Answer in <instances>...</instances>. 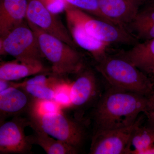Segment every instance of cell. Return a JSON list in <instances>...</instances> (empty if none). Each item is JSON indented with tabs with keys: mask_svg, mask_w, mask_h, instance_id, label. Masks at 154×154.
I'll return each mask as SVG.
<instances>
[{
	"mask_svg": "<svg viewBox=\"0 0 154 154\" xmlns=\"http://www.w3.org/2000/svg\"><path fill=\"white\" fill-rule=\"evenodd\" d=\"M147 102V96L110 86L95 106L93 118L96 131L132 125L146 111Z\"/></svg>",
	"mask_w": 154,
	"mask_h": 154,
	"instance_id": "6da1fadb",
	"label": "cell"
},
{
	"mask_svg": "<svg viewBox=\"0 0 154 154\" xmlns=\"http://www.w3.org/2000/svg\"><path fill=\"white\" fill-rule=\"evenodd\" d=\"M95 68L110 87L145 96L154 90L152 80L120 53L107 54L96 62Z\"/></svg>",
	"mask_w": 154,
	"mask_h": 154,
	"instance_id": "7a4b0ae2",
	"label": "cell"
},
{
	"mask_svg": "<svg viewBox=\"0 0 154 154\" xmlns=\"http://www.w3.org/2000/svg\"><path fill=\"white\" fill-rule=\"evenodd\" d=\"M27 24L36 35L43 57L51 64L52 73L63 77L78 74L84 68L82 56L76 48L36 25L28 22Z\"/></svg>",
	"mask_w": 154,
	"mask_h": 154,
	"instance_id": "3957f363",
	"label": "cell"
},
{
	"mask_svg": "<svg viewBox=\"0 0 154 154\" xmlns=\"http://www.w3.org/2000/svg\"><path fill=\"white\" fill-rule=\"evenodd\" d=\"M28 115L30 125L37 127L58 140L78 149L85 140V131L79 119L60 111L42 112L38 109L36 101Z\"/></svg>",
	"mask_w": 154,
	"mask_h": 154,
	"instance_id": "277c9868",
	"label": "cell"
},
{
	"mask_svg": "<svg viewBox=\"0 0 154 154\" xmlns=\"http://www.w3.org/2000/svg\"><path fill=\"white\" fill-rule=\"evenodd\" d=\"M65 12L78 20L89 34L99 41L109 45H133L137 38L125 27L94 17L66 2Z\"/></svg>",
	"mask_w": 154,
	"mask_h": 154,
	"instance_id": "5b68a950",
	"label": "cell"
},
{
	"mask_svg": "<svg viewBox=\"0 0 154 154\" xmlns=\"http://www.w3.org/2000/svg\"><path fill=\"white\" fill-rule=\"evenodd\" d=\"M2 39L5 53L16 59L41 61L44 57L35 33L24 22L12 29Z\"/></svg>",
	"mask_w": 154,
	"mask_h": 154,
	"instance_id": "8992f818",
	"label": "cell"
},
{
	"mask_svg": "<svg viewBox=\"0 0 154 154\" xmlns=\"http://www.w3.org/2000/svg\"><path fill=\"white\" fill-rule=\"evenodd\" d=\"M29 119L22 116L0 122V154H27L32 152L33 143L25 134L30 126Z\"/></svg>",
	"mask_w": 154,
	"mask_h": 154,
	"instance_id": "52a82bcc",
	"label": "cell"
},
{
	"mask_svg": "<svg viewBox=\"0 0 154 154\" xmlns=\"http://www.w3.org/2000/svg\"><path fill=\"white\" fill-rule=\"evenodd\" d=\"M27 22L36 25L49 33L76 48L77 45L57 14L50 11L41 0H28Z\"/></svg>",
	"mask_w": 154,
	"mask_h": 154,
	"instance_id": "ba28073f",
	"label": "cell"
},
{
	"mask_svg": "<svg viewBox=\"0 0 154 154\" xmlns=\"http://www.w3.org/2000/svg\"><path fill=\"white\" fill-rule=\"evenodd\" d=\"M139 116L135 122L118 129L96 130L91 141V154H125L130 138L134 128L143 122Z\"/></svg>",
	"mask_w": 154,
	"mask_h": 154,
	"instance_id": "9c48e42d",
	"label": "cell"
},
{
	"mask_svg": "<svg viewBox=\"0 0 154 154\" xmlns=\"http://www.w3.org/2000/svg\"><path fill=\"white\" fill-rule=\"evenodd\" d=\"M70 86L69 98L73 109L82 111L94 103L99 98V82L91 69H83Z\"/></svg>",
	"mask_w": 154,
	"mask_h": 154,
	"instance_id": "30bf717a",
	"label": "cell"
},
{
	"mask_svg": "<svg viewBox=\"0 0 154 154\" xmlns=\"http://www.w3.org/2000/svg\"><path fill=\"white\" fill-rule=\"evenodd\" d=\"M148 0H98L102 15L110 22L127 28Z\"/></svg>",
	"mask_w": 154,
	"mask_h": 154,
	"instance_id": "8fae6325",
	"label": "cell"
},
{
	"mask_svg": "<svg viewBox=\"0 0 154 154\" xmlns=\"http://www.w3.org/2000/svg\"><path fill=\"white\" fill-rule=\"evenodd\" d=\"M35 100L23 90L11 87L0 92V122L28 113Z\"/></svg>",
	"mask_w": 154,
	"mask_h": 154,
	"instance_id": "7c38bea8",
	"label": "cell"
},
{
	"mask_svg": "<svg viewBox=\"0 0 154 154\" xmlns=\"http://www.w3.org/2000/svg\"><path fill=\"white\" fill-rule=\"evenodd\" d=\"M65 13L67 28L77 46L90 53L96 62L107 55V48L110 45L91 36L74 17L69 13Z\"/></svg>",
	"mask_w": 154,
	"mask_h": 154,
	"instance_id": "4fadbf2b",
	"label": "cell"
},
{
	"mask_svg": "<svg viewBox=\"0 0 154 154\" xmlns=\"http://www.w3.org/2000/svg\"><path fill=\"white\" fill-rule=\"evenodd\" d=\"M28 0H0V36L21 25L26 19Z\"/></svg>",
	"mask_w": 154,
	"mask_h": 154,
	"instance_id": "5bb4252c",
	"label": "cell"
},
{
	"mask_svg": "<svg viewBox=\"0 0 154 154\" xmlns=\"http://www.w3.org/2000/svg\"><path fill=\"white\" fill-rule=\"evenodd\" d=\"M46 69L41 61L16 59L0 62V80L13 82L44 73Z\"/></svg>",
	"mask_w": 154,
	"mask_h": 154,
	"instance_id": "9a60e30c",
	"label": "cell"
},
{
	"mask_svg": "<svg viewBox=\"0 0 154 154\" xmlns=\"http://www.w3.org/2000/svg\"><path fill=\"white\" fill-rule=\"evenodd\" d=\"M143 72L154 77V38L137 42L128 50L120 52Z\"/></svg>",
	"mask_w": 154,
	"mask_h": 154,
	"instance_id": "2e32d148",
	"label": "cell"
},
{
	"mask_svg": "<svg viewBox=\"0 0 154 154\" xmlns=\"http://www.w3.org/2000/svg\"><path fill=\"white\" fill-rule=\"evenodd\" d=\"M33 134L30 136L33 144L38 145L48 154H76L78 149L52 137L37 127L30 125Z\"/></svg>",
	"mask_w": 154,
	"mask_h": 154,
	"instance_id": "e0dca14e",
	"label": "cell"
},
{
	"mask_svg": "<svg viewBox=\"0 0 154 154\" xmlns=\"http://www.w3.org/2000/svg\"><path fill=\"white\" fill-rule=\"evenodd\" d=\"M127 28L142 41L154 38V9L142 7Z\"/></svg>",
	"mask_w": 154,
	"mask_h": 154,
	"instance_id": "ac0fdd59",
	"label": "cell"
},
{
	"mask_svg": "<svg viewBox=\"0 0 154 154\" xmlns=\"http://www.w3.org/2000/svg\"><path fill=\"white\" fill-rule=\"evenodd\" d=\"M142 123L133 131L125 154H143L154 144V130L147 125L142 126Z\"/></svg>",
	"mask_w": 154,
	"mask_h": 154,
	"instance_id": "d6986e66",
	"label": "cell"
},
{
	"mask_svg": "<svg viewBox=\"0 0 154 154\" xmlns=\"http://www.w3.org/2000/svg\"><path fill=\"white\" fill-rule=\"evenodd\" d=\"M12 86L22 89L33 100L43 102L54 100L60 91L55 88L38 85H16L13 82Z\"/></svg>",
	"mask_w": 154,
	"mask_h": 154,
	"instance_id": "ffe728a7",
	"label": "cell"
},
{
	"mask_svg": "<svg viewBox=\"0 0 154 154\" xmlns=\"http://www.w3.org/2000/svg\"><path fill=\"white\" fill-rule=\"evenodd\" d=\"M64 1L68 4L92 16L99 17L101 19L109 21V20L106 19L101 13L99 9L98 0H64Z\"/></svg>",
	"mask_w": 154,
	"mask_h": 154,
	"instance_id": "44dd1931",
	"label": "cell"
},
{
	"mask_svg": "<svg viewBox=\"0 0 154 154\" xmlns=\"http://www.w3.org/2000/svg\"><path fill=\"white\" fill-rule=\"evenodd\" d=\"M50 11L57 14L64 11L66 2L64 0H41Z\"/></svg>",
	"mask_w": 154,
	"mask_h": 154,
	"instance_id": "7402d4cb",
	"label": "cell"
},
{
	"mask_svg": "<svg viewBox=\"0 0 154 154\" xmlns=\"http://www.w3.org/2000/svg\"><path fill=\"white\" fill-rule=\"evenodd\" d=\"M144 114L146 116L147 126L154 130V112L146 111Z\"/></svg>",
	"mask_w": 154,
	"mask_h": 154,
	"instance_id": "603a6c76",
	"label": "cell"
},
{
	"mask_svg": "<svg viewBox=\"0 0 154 154\" xmlns=\"http://www.w3.org/2000/svg\"><path fill=\"white\" fill-rule=\"evenodd\" d=\"M147 110L146 111L154 112V89L152 92L147 96Z\"/></svg>",
	"mask_w": 154,
	"mask_h": 154,
	"instance_id": "cb8c5ba5",
	"label": "cell"
},
{
	"mask_svg": "<svg viewBox=\"0 0 154 154\" xmlns=\"http://www.w3.org/2000/svg\"><path fill=\"white\" fill-rule=\"evenodd\" d=\"M13 82H6L0 80V92L12 86Z\"/></svg>",
	"mask_w": 154,
	"mask_h": 154,
	"instance_id": "d4e9b609",
	"label": "cell"
},
{
	"mask_svg": "<svg viewBox=\"0 0 154 154\" xmlns=\"http://www.w3.org/2000/svg\"><path fill=\"white\" fill-rule=\"evenodd\" d=\"M142 8L154 9V0H148L142 6Z\"/></svg>",
	"mask_w": 154,
	"mask_h": 154,
	"instance_id": "484cf974",
	"label": "cell"
},
{
	"mask_svg": "<svg viewBox=\"0 0 154 154\" xmlns=\"http://www.w3.org/2000/svg\"><path fill=\"white\" fill-rule=\"evenodd\" d=\"M143 154H154V144L144 152Z\"/></svg>",
	"mask_w": 154,
	"mask_h": 154,
	"instance_id": "4316f807",
	"label": "cell"
},
{
	"mask_svg": "<svg viewBox=\"0 0 154 154\" xmlns=\"http://www.w3.org/2000/svg\"><path fill=\"white\" fill-rule=\"evenodd\" d=\"M4 54H5V52L3 48L2 39V37L0 36V55H2Z\"/></svg>",
	"mask_w": 154,
	"mask_h": 154,
	"instance_id": "83f0119b",
	"label": "cell"
},
{
	"mask_svg": "<svg viewBox=\"0 0 154 154\" xmlns=\"http://www.w3.org/2000/svg\"><path fill=\"white\" fill-rule=\"evenodd\" d=\"M152 81H153V82L154 86V77H153V78Z\"/></svg>",
	"mask_w": 154,
	"mask_h": 154,
	"instance_id": "f1b7e54d",
	"label": "cell"
}]
</instances>
